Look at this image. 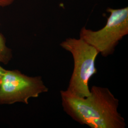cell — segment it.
I'll return each instance as SVG.
<instances>
[{
    "label": "cell",
    "mask_w": 128,
    "mask_h": 128,
    "mask_svg": "<svg viewBox=\"0 0 128 128\" xmlns=\"http://www.w3.org/2000/svg\"><path fill=\"white\" fill-rule=\"evenodd\" d=\"M5 71V69L3 68L2 67L0 66V88L1 87L2 79L4 74Z\"/></svg>",
    "instance_id": "obj_7"
},
{
    "label": "cell",
    "mask_w": 128,
    "mask_h": 128,
    "mask_svg": "<svg viewBox=\"0 0 128 128\" xmlns=\"http://www.w3.org/2000/svg\"><path fill=\"white\" fill-rule=\"evenodd\" d=\"M15 0H0V7H4L12 4Z\"/></svg>",
    "instance_id": "obj_6"
},
{
    "label": "cell",
    "mask_w": 128,
    "mask_h": 128,
    "mask_svg": "<svg viewBox=\"0 0 128 128\" xmlns=\"http://www.w3.org/2000/svg\"><path fill=\"white\" fill-rule=\"evenodd\" d=\"M48 91L41 76L30 77L18 70H5L0 88V104H28L30 98H37Z\"/></svg>",
    "instance_id": "obj_4"
},
{
    "label": "cell",
    "mask_w": 128,
    "mask_h": 128,
    "mask_svg": "<svg viewBox=\"0 0 128 128\" xmlns=\"http://www.w3.org/2000/svg\"><path fill=\"white\" fill-rule=\"evenodd\" d=\"M10 57V51L6 46L4 37L0 33V62L6 64Z\"/></svg>",
    "instance_id": "obj_5"
},
{
    "label": "cell",
    "mask_w": 128,
    "mask_h": 128,
    "mask_svg": "<svg viewBox=\"0 0 128 128\" xmlns=\"http://www.w3.org/2000/svg\"><path fill=\"white\" fill-rule=\"evenodd\" d=\"M60 45L71 54L74 60L73 71L66 91L78 97L89 96L90 79L97 72L96 61L99 52L81 38H69Z\"/></svg>",
    "instance_id": "obj_2"
},
{
    "label": "cell",
    "mask_w": 128,
    "mask_h": 128,
    "mask_svg": "<svg viewBox=\"0 0 128 128\" xmlns=\"http://www.w3.org/2000/svg\"><path fill=\"white\" fill-rule=\"evenodd\" d=\"M64 112L73 120L92 128H124V118L118 112L119 100L108 88L93 86L84 97L60 91Z\"/></svg>",
    "instance_id": "obj_1"
},
{
    "label": "cell",
    "mask_w": 128,
    "mask_h": 128,
    "mask_svg": "<svg viewBox=\"0 0 128 128\" xmlns=\"http://www.w3.org/2000/svg\"><path fill=\"white\" fill-rule=\"evenodd\" d=\"M107 10L110 15L104 27L96 31L84 27L80 32V38L104 57L112 55L120 41L128 34V7Z\"/></svg>",
    "instance_id": "obj_3"
}]
</instances>
